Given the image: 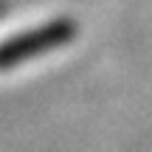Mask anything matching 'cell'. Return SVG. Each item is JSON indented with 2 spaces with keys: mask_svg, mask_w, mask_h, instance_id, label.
I'll use <instances>...</instances> for the list:
<instances>
[{
  "mask_svg": "<svg viewBox=\"0 0 152 152\" xmlns=\"http://www.w3.org/2000/svg\"><path fill=\"white\" fill-rule=\"evenodd\" d=\"M73 34H76V26L71 20H56V23L34 28L28 34H20V37L9 39L6 45H0V68L6 71V68H14L26 59H34L45 51H54L56 45L71 39Z\"/></svg>",
  "mask_w": 152,
  "mask_h": 152,
  "instance_id": "obj_1",
  "label": "cell"
}]
</instances>
